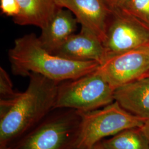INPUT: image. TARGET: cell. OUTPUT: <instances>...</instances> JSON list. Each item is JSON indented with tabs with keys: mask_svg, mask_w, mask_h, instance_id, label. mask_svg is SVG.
I'll return each instance as SVG.
<instances>
[{
	"mask_svg": "<svg viewBox=\"0 0 149 149\" xmlns=\"http://www.w3.org/2000/svg\"><path fill=\"white\" fill-rule=\"evenodd\" d=\"M26 90L0 103V146L10 148L55 109L59 82L31 73Z\"/></svg>",
	"mask_w": 149,
	"mask_h": 149,
	"instance_id": "1",
	"label": "cell"
},
{
	"mask_svg": "<svg viewBox=\"0 0 149 149\" xmlns=\"http://www.w3.org/2000/svg\"><path fill=\"white\" fill-rule=\"evenodd\" d=\"M11 69L15 75L42 74L58 82L76 79L98 69L97 61H79L64 58L47 51L34 33L16 39L8 52Z\"/></svg>",
	"mask_w": 149,
	"mask_h": 149,
	"instance_id": "2",
	"label": "cell"
},
{
	"mask_svg": "<svg viewBox=\"0 0 149 149\" xmlns=\"http://www.w3.org/2000/svg\"><path fill=\"white\" fill-rule=\"evenodd\" d=\"M82 122L81 112L55 108L10 149H73Z\"/></svg>",
	"mask_w": 149,
	"mask_h": 149,
	"instance_id": "3",
	"label": "cell"
},
{
	"mask_svg": "<svg viewBox=\"0 0 149 149\" xmlns=\"http://www.w3.org/2000/svg\"><path fill=\"white\" fill-rule=\"evenodd\" d=\"M114 90L97 69L77 79L60 82L55 109L93 111L114 101Z\"/></svg>",
	"mask_w": 149,
	"mask_h": 149,
	"instance_id": "4",
	"label": "cell"
},
{
	"mask_svg": "<svg viewBox=\"0 0 149 149\" xmlns=\"http://www.w3.org/2000/svg\"><path fill=\"white\" fill-rule=\"evenodd\" d=\"M81 113L80 133L73 149H90L106 137L125 129L141 128L146 120L127 111L116 101L102 108Z\"/></svg>",
	"mask_w": 149,
	"mask_h": 149,
	"instance_id": "5",
	"label": "cell"
},
{
	"mask_svg": "<svg viewBox=\"0 0 149 149\" xmlns=\"http://www.w3.org/2000/svg\"><path fill=\"white\" fill-rule=\"evenodd\" d=\"M103 44L106 58L149 46V27L127 12H112Z\"/></svg>",
	"mask_w": 149,
	"mask_h": 149,
	"instance_id": "6",
	"label": "cell"
},
{
	"mask_svg": "<svg viewBox=\"0 0 149 149\" xmlns=\"http://www.w3.org/2000/svg\"><path fill=\"white\" fill-rule=\"evenodd\" d=\"M149 45L107 57L97 70L115 90L146 76Z\"/></svg>",
	"mask_w": 149,
	"mask_h": 149,
	"instance_id": "7",
	"label": "cell"
},
{
	"mask_svg": "<svg viewBox=\"0 0 149 149\" xmlns=\"http://www.w3.org/2000/svg\"><path fill=\"white\" fill-rule=\"evenodd\" d=\"M71 11L81 27L93 33L103 42L112 11L104 0H54Z\"/></svg>",
	"mask_w": 149,
	"mask_h": 149,
	"instance_id": "8",
	"label": "cell"
},
{
	"mask_svg": "<svg viewBox=\"0 0 149 149\" xmlns=\"http://www.w3.org/2000/svg\"><path fill=\"white\" fill-rule=\"evenodd\" d=\"M53 54L74 61H97L100 65L106 59L101 40L82 27L80 33L72 35Z\"/></svg>",
	"mask_w": 149,
	"mask_h": 149,
	"instance_id": "9",
	"label": "cell"
},
{
	"mask_svg": "<svg viewBox=\"0 0 149 149\" xmlns=\"http://www.w3.org/2000/svg\"><path fill=\"white\" fill-rule=\"evenodd\" d=\"M114 101L131 114L149 118V76L134 81L115 89Z\"/></svg>",
	"mask_w": 149,
	"mask_h": 149,
	"instance_id": "10",
	"label": "cell"
},
{
	"mask_svg": "<svg viewBox=\"0 0 149 149\" xmlns=\"http://www.w3.org/2000/svg\"><path fill=\"white\" fill-rule=\"evenodd\" d=\"M77 23L71 11L60 8L48 24L42 29L38 37L40 43L47 51L53 54L74 34Z\"/></svg>",
	"mask_w": 149,
	"mask_h": 149,
	"instance_id": "11",
	"label": "cell"
},
{
	"mask_svg": "<svg viewBox=\"0 0 149 149\" xmlns=\"http://www.w3.org/2000/svg\"><path fill=\"white\" fill-rule=\"evenodd\" d=\"M20 11L13 18L20 26L32 25L41 29L45 27L60 8L54 0H17Z\"/></svg>",
	"mask_w": 149,
	"mask_h": 149,
	"instance_id": "12",
	"label": "cell"
},
{
	"mask_svg": "<svg viewBox=\"0 0 149 149\" xmlns=\"http://www.w3.org/2000/svg\"><path fill=\"white\" fill-rule=\"evenodd\" d=\"M101 143L106 149H149L148 141L140 128L125 129Z\"/></svg>",
	"mask_w": 149,
	"mask_h": 149,
	"instance_id": "13",
	"label": "cell"
},
{
	"mask_svg": "<svg viewBox=\"0 0 149 149\" xmlns=\"http://www.w3.org/2000/svg\"><path fill=\"white\" fill-rule=\"evenodd\" d=\"M149 27V0H131L125 11Z\"/></svg>",
	"mask_w": 149,
	"mask_h": 149,
	"instance_id": "14",
	"label": "cell"
},
{
	"mask_svg": "<svg viewBox=\"0 0 149 149\" xmlns=\"http://www.w3.org/2000/svg\"><path fill=\"white\" fill-rule=\"evenodd\" d=\"M19 92L13 88V85L8 74L4 69L0 68V102L11 101L18 96Z\"/></svg>",
	"mask_w": 149,
	"mask_h": 149,
	"instance_id": "15",
	"label": "cell"
},
{
	"mask_svg": "<svg viewBox=\"0 0 149 149\" xmlns=\"http://www.w3.org/2000/svg\"><path fill=\"white\" fill-rule=\"evenodd\" d=\"M1 10L3 14L15 18L19 13L20 8L17 0H1Z\"/></svg>",
	"mask_w": 149,
	"mask_h": 149,
	"instance_id": "16",
	"label": "cell"
},
{
	"mask_svg": "<svg viewBox=\"0 0 149 149\" xmlns=\"http://www.w3.org/2000/svg\"><path fill=\"white\" fill-rule=\"evenodd\" d=\"M112 12L125 11L128 9L131 0H104Z\"/></svg>",
	"mask_w": 149,
	"mask_h": 149,
	"instance_id": "17",
	"label": "cell"
},
{
	"mask_svg": "<svg viewBox=\"0 0 149 149\" xmlns=\"http://www.w3.org/2000/svg\"><path fill=\"white\" fill-rule=\"evenodd\" d=\"M140 128L146 139L149 146V118L145 120L143 125Z\"/></svg>",
	"mask_w": 149,
	"mask_h": 149,
	"instance_id": "18",
	"label": "cell"
},
{
	"mask_svg": "<svg viewBox=\"0 0 149 149\" xmlns=\"http://www.w3.org/2000/svg\"><path fill=\"white\" fill-rule=\"evenodd\" d=\"M90 149H106L102 144L101 141L96 144L93 147H92Z\"/></svg>",
	"mask_w": 149,
	"mask_h": 149,
	"instance_id": "19",
	"label": "cell"
},
{
	"mask_svg": "<svg viewBox=\"0 0 149 149\" xmlns=\"http://www.w3.org/2000/svg\"><path fill=\"white\" fill-rule=\"evenodd\" d=\"M0 149H10L8 148H7L5 146H0Z\"/></svg>",
	"mask_w": 149,
	"mask_h": 149,
	"instance_id": "20",
	"label": "cell"
},
{
	"mask_svg": "<svg viewBox=\"0 0 149 149\" xmlns=\"http://www.w3.org/2000/svg\"><path fill=\"white\" fill-rule=\"evenodd\" d=\"M146 76H149V71H148V74H147V75H146Z\"/></svg>",
	"mask_w": 149,
	"mask_h": 149,
	"instance_id": "21",
	"label": "cell"
}]
</instances>
